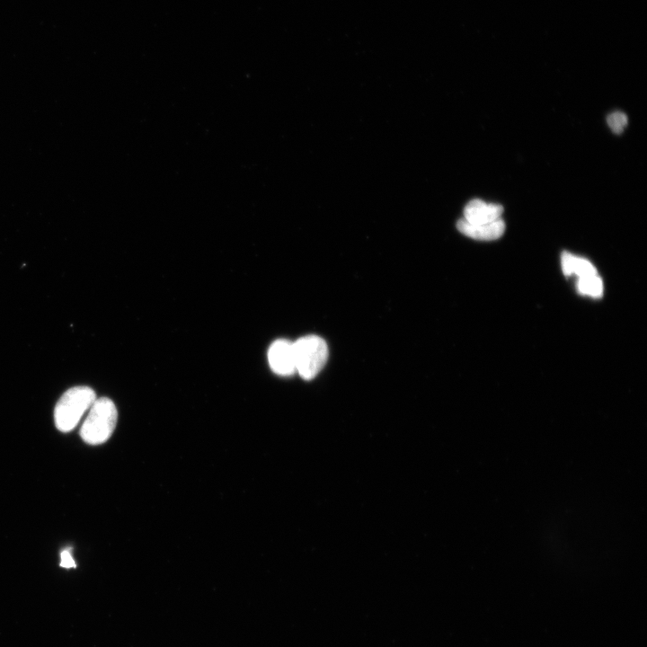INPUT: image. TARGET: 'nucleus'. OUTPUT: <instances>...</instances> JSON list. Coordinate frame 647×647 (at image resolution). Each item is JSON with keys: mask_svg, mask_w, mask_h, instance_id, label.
<instances>
[{"mask_svg": "<svg viewBox=\"0 0 647 647\" xmlns=\"http://www.w3.org/2000/svg\"><path fill=\"white\" fill-rule=\"evenodd\" d=\"M84 421L80 436L90 445L106 442L112 435L118 420V411L108 397L96 398Z\"/></svg>", "mask_w": 647, "mask_h": 647, "instance_id": "1", "label": "nucleus"}, {"mask_svg": "<svg viewBox=\"0 0 647 647\" xmlns=\"http://www.w3.org/2000/svg\"><path fill=\"white\" fill-rule=\"evenodd\" d=\"M96 399L95 392L88 386H78L66 390L54 410L57 429L62 432L72 430Z\"/></svg>", "mask_w": 647, "mask_h": 647, "instance_id": "2", "label": "nucleus"}, {"mask_svg": "<svg viewBox=\"0 0 647 647\" xmlns=\"http://www.w3.org/2000/svg\"><path fill=\"white\" fill-rule=\"evenodd\" d=\"M293 345L296 372L304 379H313L324 367L328 359L325 341L316 335H307L297 340Z\"/></svg>", "mask_w": 647, "mask_h": 647, "instance_id": "3", "label": "nucleus"}, {"mask_svg": "<svg viewBox=\"0 0 647 647\" xmlns=\"http://www.w3.org/2000/svg\"><path fill=\"white\" fill-rule=\"evenodd\" d=\"M268 361L273 372L279 376H290L296 372L293 342L279 339L271 343L268 350Z\"/></svg>", "mask_w": 647, "mask_h": 647, "instance_id": "4", "label": "nucleus"}, {"mask_svg": "<svg viewBox=\"0 0 647 647\" xmlns=\"http://www.w3.org/2000/svg\"><path fill=\"white\" fill-rule=\"evenodd\" d=\"M503 207L482 199L470 200L464 208V219L471 224H486L501 218Z\"/></svg>", "mask_w": 647, "mask_h": 647, "instance_id": "5", "label": "nucleus"}, {"mask_svg": "<svg viewBox=\"0 0 647 647\" xmlns=\"http://www.w3.org/2000/svg\"><path fill=\"white\" fill-rule=\"evenodd\" d=\"M456 228L463 235L474 240L492 241L503 235L505 223L500 218L486 224H471L461 218L456 222Z\"/></svg>", "mask_w": 647, "mask_h": 647, "instance_id": "6", "label": "nucleus"}, {"mask_svg": "<svg viewBox=\"0 0 647 647\" xmlns=\"http://www.w3.org/2000/svg\"><path fill=\"white\" fill-rule=\"evenodd\" d=\"M561 261L563 271L568 277L576 275L578 279H581L598 274L596 268L589 261L570 253H563Z\"/></svg>", "mask_w": 647, "mask_h": 647, "instance_id": "7", "label": "nucleus"}, {"mask_svg": "<svg viewBox=\"0 0 647 647\" xmlns=\"http://www.w3.org/2000/svg\"><path fill=\"white\" fill-rule=\"evenodd\" d=\"M577 289L581 295L598 298L603 294V282L598 274L581 278L577 281Z\"/></svg>", "mask_w": 647, "mask_h": 647, "instance_id": "8", "label": "nucleus"}, {"mask_svg": "<svg viewBox=\"0 0 647 647\" xmlns=\"http://www.w3.org/2000/svg\"><path fill=\"white\" fill-rule=\"evenodd\" d=\"M627 116L622 111H615L607 118L608 127L615 134H621L627 125Z\"/></svg>", "mask_w": 647, "mask_h": 647, "instance_id": "9", "label": "nucleus"}, {"mask_svg": "<svg viewBox=\"0 0 647 647\" xmlns=\"http://www.w3.org/2000/svg\"><path fill=\"white\" fill-rule=\"evenodd\" d=\"M60 566L64 568H74L75 567V560L71 554L70 549H65L60 554Z\"/></svg>", "mask_w": 647, "mask_h": 647, "instance_id": "10", "label": "nucleus"}]
</instances>
